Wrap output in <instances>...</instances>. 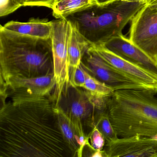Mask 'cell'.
Here are the masks:
<instances>
[{
  "instance_id": "cell-15",
  "label": "cell",
  "mask_w": 157,
  "mask_h": 157,
  "mask_svg": "<svg viewBox=\"0 0 157 157\" xmlns=\"http://www.w3.org/2000/svg\"><path fill=\"white\" fill-rule=\"evenodd\" d=\"M55 111L57 116L59 128L67 145L72 152V156L82 157L83 148L79 137L69 118L59 107L55 105Z\"/></svg>"
},
{
  "instance_id": "cell-24",
  "label": "cell",
  "mask_w": 157,
  "mask_h": 157,
  "mask_svg": "<svg viewBox=\"0 0 157 157\" xmlns=\"http://www.w3.org/2000/svg\"><path fill=\"white\" fill-rule=\"evenodd\" d=\"M146 4L151 9L157 10V0H147Z\"/></svg>"
},
{
  "instance_id": "cell-12",
  "label": "cell",
  "mask_w": 157,
  "mask_h": 157,
  "mask_svg": "<svg viewBox=\"0 0 157 157\" xmlns=\"http://www.w3.org/2000/svg\"><path fill=\"white\" fill-rule=\"evenodd\" d=\"M101 45L128 61L157 74V62L123 34L112 38Z\"/></svg>"
},
{
  "instance_id": "cell-5",
  "label": "cell",
  "mask_w": 157,
  "mask_h": 157,
  "mask_svg": "<svg viewBox=\"0 0 157 157\" xmlns=\"http://www.w3.org/2000/svg\"><path fill=\"white\" fill-rule=\"evenodd\" d=\"M80 88L69 83L55 105L69 118L84 148L90 142L88 136L85 135L84 126L93 128L96 116L101 112L96 108L90 94Z\"/></svg>"
},
{
  "instance_id": "cell-16",
  "label": "cell",
  "mask_w": 157,
  "mask_h": 157,
  "mask_svg": "<svg viewBox=\"0 0 157 157\" xmlns=\"http://www.w3.org/2000/svg\"><path fill=\"white\" fill-rule=\"evenodd\" d=\"M93 5L91 0H57L52 10L54 17L62 19Z\"/></svg>"
},
{
  "instance_id": "cell-3",
  "label": "cell",
  "mask_w": 157,
  "mask_h": 157,
  "mask_svg": "<svg viewBox=\"0 0 157 157\" xmlns=\"http://www.w3.org/2000/svg\"><path fill=\"white\" fill-rule=\"evenodd\" d=\"M145 90L115 91L107 111L118 137L157 138V98Z\"/></svg>"
},
{
  "instance_id": "cell-11",
  "label": "cell",
  "mask_w": 157,
  "mask_h": 157,
  "mask_svg": "<svg viewBox=\"0 0 157 157\" xmlns=\"http://www.w3.org/2000/svg\"><path fill=\"white\" fill-rule=\"evenodd\" d=\"M105 157H157V138L135 136L106 142Z\"/></svg>"
},
{
  "instance_id": "cell-18",
  "label": "cell",
  "mask_w": 157,
  "mask_h": 157,
  "mask_svg": "<svg viewBox=\"0 0 157 157\" xmlns=\"http://www.w3.org/2000/svg\"><path fill=\"white\" fill-rule=\"evenodd\" d=\"M94 126L103 135L106 143L118 138V136L111 123L107 110L101 112L97 115Z\"/></svg>"
},
{
  "instance_id": "cell-10",
  "label": "cell",
  "mask_w": 157,
  "mask_h": 157,
  "mask_svg": "<svg viewBox=\"0 0 157 157\" xmlns=\"http://www.w3.org/2000/svg\"><path fill=\"white\" fill-rule=\"evenodd\" d=\"M92 48L109 65L135 82L145 86L149 91L157 93V74L128 61L101 45H92Z\"/></svg>"
},
{
  "instance_id": "cell-23",
  "label": "cell",
  "mask_w": 157,
  "mask_h": 157,
  "mask_svg": "<svg viewBox=\"0 0 157 157\" xmlns=\"http://www.w3.org/2000/svg\"><path fill=\"white\" fill-rule=\"evenodd\" d=\"M115 1L116 0H91V2L94 5L102 6V5H105V4L113 2Z\"/></svg>"
},
{
  "instance_id": "cell-13",
  "label": "cell",
  "mask_w": 157,
  "mask_h": 157,
  "mask_svg": "<svg viewBox=\"0 0 157 157\" xmlns=\"http://www.w3.org/2000/svg\"><path fill=\"white\" fill-rule=\"evenodd\" d=\"M1 25L6 31L21 35L48 39L52 35L53 23L45 19L32 18L26 22L11 21Z\"/></svg>"
},
{
  "instance_id": "cell-4",
  "label": "cell",
  "mask_w": 157,
  "mask_h": 157,
  "mask_svg": "<svg viewBox=\"0 0 157 157\" xmlns=\"http://www.w3.org/2000/svg\"><path fill=\"white\" fill-rule=\"evenodd\" d=\"M145 2L116 0L105 5H93L65 19L94 45H101L123 34L125 26Z\"/></svg>"
},
{
  "instance_id": "cell-14",
  "label": "cell",
  "mask_w": 157,
  "mask_h": 157,
  "mask_svg": "<svg viewBox=\"0 0 157 157\" xmlns=\"http://www.w3.org/2000/svg\"><path fill=\"white\" fill-rule=\"evenodd\" d=\"M92 45V44L71 24V31L68 45L70 79L74 75L77 68L80 65L84 54Z\"/></svg>"
},
{
  "instance_id": "cell-25",
  "label": "cell",
  "mask_w": 157,
  "mask_h": 157,
  "mask_svg": "<svg viewBox=\"0 0 157 157\" xmlns=\"http://www.w3.org/2000/svg\"><path fill=\"white\" fill-rule=\"evenodd\" d=\"M127 1L136 2H143L147 3V0H125Z\"/></svg>"
},
{
  "instance_id": "cell-21",
  "label": "cell",
  "mask_w": 157,
  "mask_h": 157,
  "mask_svg": "<svg viewBox=\"0 0 157 157\" xmlns=\"http://www.w3.org/2000/svg\"><path fill=\"white\" fill-rule=\"evenodd\" d=\"M85 70L81 63L80 65L76 69L74 75L70 79V84L82 89L85 85Z\"/></svg>"
},
{
  "instance_id": "cell-19",
  "label": "cell",
  "mask_w": 157,
  "mask_h": 157,
  "mask_svg": "<svg viewBox=\"0 0 157 157\" xmlns=\"http://www.w3.org/2000/svg\"><path fill=\"white\" fill-rule=\"evenodd\" d=\"M25 0H0V16H7L24 6Z\"/></svg>"
},
{
  "instance_id": "cell-2",
  "label": "cell",
  "mask_w": 157,
  "mask_h": 157,
  "mask_svg": "<svg viewBox=\"0 0 157 157\" xmlns=\"http://www.w3.org/2000/svg\"><path fill=\"white\" fill-rule=\"evenodd\" d=\"M54 72L52 40L33 38L0 26L1 82L13 78H36Z\"/></svg>"
},
{
  "instance_id": "cell-8",
  "label": "cell",
  "mask_w": 157,
  "mask_h": 157,
  "mask_svg": "<svg viewBox=\"0 0 157 157\" xmlns=\"http://www.w3.org/2000/svg\"><path fill=\"white\" fill-rule=\"evenodd\" d=\"M92 46L83 56L85 62H81L83 68L91 75L114 91L129 90L149 91L145 86L135 82L109 65L93 50Z\"/></svg>"
},
{
  "instance_id": "cell-7",
  "label": "cell",
  "mask_w": 157,
  "mask_h": 157,
  "mask_svg": "<svg viewBox=\"0 0 157 157\" xmlns=\"http://www.w3.org/2000/svg\"><path fill=\"white\" fill-rule=\"evenodd\" d=\"M130 22L128 39L157 62V10L146 4Z\"/></svg>"
},
{
  "instance_id": "cell-20",
  "label": "cell",
  "mask_w": 157,
  "mask_h": 157,
  "mask_svg": "<svg viewBox=\"0 0 157 157\" xmlns=\"http://www.w3.org/2000/svg\"><path fill=\"white\" fill-rule=\"evenodd\" d=\"M88 137L92 148L97 150H103L104 147L106 144V140L103 135L95 126L92 128Z\"/></svg>"
},
{
  "instance_id": "cell-1",
  "label": "cell",
  "mask_w": 157,
  "mask_h": 157,
  "mask_svg": "<svg viewBox=\"0 0 157 157\" xmlns=\"http://www.w3.org/2000/svg\"><path fill=\"white\" fill-rule=\"evenodd\" d=\"M11 98L1 107L0 157H73L52 96Z\"/></svg>"
},
{
  "instance_id": "cell-22",
  "label": "cell",
  "mask_w": 157,
  "mask_h": 157,
  "mask_svg": "<svg viewBox=\"0 0 157 157\" xmlns=\"http://www.w3.org/2000/svg\"><path fill=\"white\" fill-rule=\"evenodd\" d=\"M56 0H25L24 6H42L52 9Z\"/></svg>"
},
{
  "instance_id": "cell-9",
  "label": "cell",
  "mask_w": 157,
  "mask_h": 157,
  "mask_svg": "<svg viewBox=\"0 0 157 157\" xmlns=\"http://www.w3.org/2000/svg\"><path fill=\"white\" fill-rule=\"evenodd\" d=\"M56 86L54 72L36 78H13L1 82V101L8 97L49 96Z\"/></svg>"
},
{
  "instance_id": "cell-6",
  "label": "cell",
  "mask_w": 157,
  "mask_h": 157,
  "mask_svg": "<svg viewBox=\"0 0 157 157\" xmlns=\"http://www.w3.org/2000/svg\"><path fill=\"white\" fill-rule=\"evenodd\" d=\"M53 23L51 38L56 86L52 96L56 102L70 83L68 45L71 24L65 18L55 20Z\"/></svg>"
},
{
  "instance_id": "cell-17",
  "label": "cell",
  "mask_w": 157,
  "mask_h": 157,
  "mask_svg": "<svg viewBox=\"0 0 157 157\" xmlns=\"http://www.w3.org/2000/svg\"><path fill=\"white\" fill-rule=\"evenodd\" d=\"M84 70L86 80L85 85L82 89L86 90L92 94L102 97L109 98L113 95L114 91L113 89L94 78L85 69Z\"/></svg>"
},
{
  "instance_id": "cell-26",
  "label": "cell",
  "mask_w": 157,
  "mask_h": 157,
  "mask_svg": "<svg viewBox=\"0 0 157 157\" xmlns=\"http://www.w3.org/2000/svg\"><path fill=\"white\" fill-rule=\"evenodd\" d=\"M56 1H57V0H56Z\"/></svg>"
}]
</instances>
